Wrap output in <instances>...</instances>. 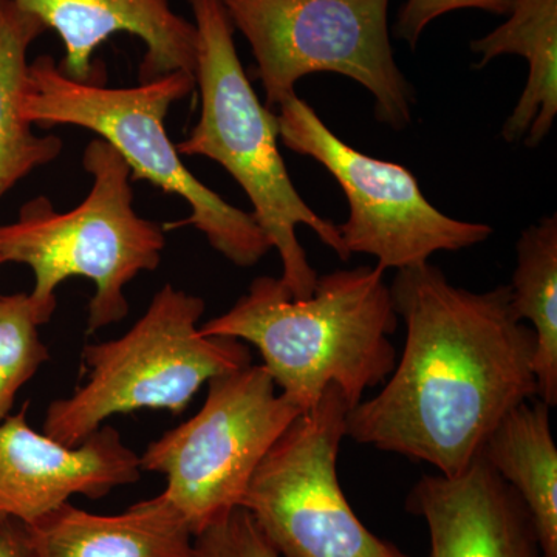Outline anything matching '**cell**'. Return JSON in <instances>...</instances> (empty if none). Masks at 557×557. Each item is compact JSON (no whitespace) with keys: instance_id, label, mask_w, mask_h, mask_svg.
Returning a JSON list of instances; mask_svg holds the SVG:
<instances>
[{"instance_id":"6da1fadb","label":"cell","mask_w":557,"mask_h":557,"mask_svg":"<svg viewBox=\"0 0 557 557\" xmlns=\"http://www.w3.org/2000/svg\"><path fill=\"white\" fill-rule=\"evenodd\" d=\"M388 288L405 350L380 394L348 410L346 437L454 478L509 410L537 398L536 336L509 285L469 292L426 262L398 270Z\"/></svg>"},{"instance_id":"7a4b0ae2","label":"cell","mask_w":557,"mask_h":557,"mask_svg":"<svg viewBox=\"0 0 557 557\" xmlns=\"http://www.w3.org/2000/svg\"><path fill=\"white\" fill-rule=\"evenodd\" d=\"M384 271L379 265L333 271L318 277L302 299L293 298L281 278L260 276L200 330L258 348L263 368L300 412L313 408L329 386L338 387L354 409L397 364L391 335L398 314Z\"/></svg>"},{"instance_id":"3957f363","label":"cell","mask_w":557,"mask_h":557,"mask_svg":"<svg viewBox=\"0 0 557 557\" xmlns=\"http://www.w3.org/2000/svg\"><path fill=\"white\" fill-rule=\"evenodd\" d=\"M197 30L194 70L200 116L180 156L205 157L225 168L252 205V218L282 260V285L296 299L309 298L318 273L296 236L309 226L341 260H348L338 226L300 197L278 150L277 115L260 102L234 44L222 0H186Z\"/></svg>"},{"instance_id":"277c9868","label":"cell","mask_w":557,"mask_h":557,"mask_svg":"<svg viewBox=\"0 0 557 557\" xmlns=\"http://www.w3.org/2000/svg\"><path fill=\"white\" fill-rule=\"evenodd\" d=\"M83 164L94 178L83 203L64 214L44 196L25 203L16 222L0 226V259L35 274L28 298L39 325L53 317L62 282L90 278L97 292L87 332L94 333L129 314L124 288L143 271L159 269L166 230L135 212L131 168L109 143L91 139Z\"/></svg>"},{"instance_id":"5b68a950","label":"cell","mask_w":557,"mask_h":557,"mask_svg":"<svg viewBox=\"0 0 557 557\" xmlns=\"http://www.w3.org/2000/svg\"><path fill=\"white\" fill-rule=\"evenodd\" d=\"M194 89L196 78L188 72L115 89L79 83L42 54L28 65L22 113L38 126H78L100 135L126 161L132 180H148L189 205V218L164 230L194 226L234 265H256L271 245L251 212L233 207L194 177L168 135V112Z\"/></svg>"},{"instance_id":"8992f818","label":"cell","mask_w":557,"mask_h":557,"mask_svg":"<svg viewBox=\"0 0 557 557\" xmlns=\"http://www.w3.org/2000/svg\"><path fill=\"white\" fill-rule=\"evenodd\" d=\"M203 313L200 296L164 285L129 332L84 347L86 383L51 403L44 434L76 446L119 413L178 416L209 380L251 364L242 341L201 333Z\"/></svg>"},{"instance_id":"52a82bcc","label":"cell","mask_w":557,"mask_h":557,"mask_svg":"<svg viewBox=\"0 0 557 557\" xmlns=\"http://www.w3.org/2000/svg\"><path fill=\"white\" fill-rule=\"evenodd\" d=\"M391 0H222L234 30L251 47L267 108L296 94L299 79L335 73L375 100L380 123L403 131L412 121L413 89L388 32Z\"/></svg>"},{"instance_id":"ba28073f","label":"cell","mask_w":557,"mask_h":557,"mask_svg":"<svg viewBox=\"0 0 557 557\" xmlns=\"http://www.w3.org/2000/svg\"><path fill=\"white\" fill-rule=\"evenodd\" d=\"M300 413L251 362L209 380L199 412L150 443L139 467L166 478L163 496L196 537L240 507L263 457Z\"/></svg>"},{"instance_id":"9c48e42d","label":"cell","mask_w":557,"mask_h":557,"mask_svg":"<svg viewBox=\"0 0 557 557\" xmlns=\"http://www.w3.org/2000/svg\"><path fill=\"white\" fill-rule=\"evenodd\" d=\"M350 406L336 386L300 413L256 469L242 508L281 557H410L348 505L338 454Z\"/></svg>"},{"instance_id":"30bf717a","label":"cell","mask_w":557,"mask_h":557,"mask_svg":"<svg viewBox=\"0 0 557 557\" xmlns=\"http://www.w3.org/2000/svg\"><path fill=\"white\" fill-rule=\"evenodd\" d=\"M277 109L285 148L318 161L346 194L348 219L338 230L348 255L373 256L383 270H403L423 265L434 252L474 247L493 234L485 223L443 214L408 168L351 148L298 95Z\"/></svg>"},{"instance_id":"8fae6325","label":"cell","mask_w":557,"mask_h":557,"mask_svg":"<svg viewBox=\"0 0 557 557\" xmlns=\"http://www.w3.org/2000/svg\"><path fill=\"white\" fill-rule=\"evenodd\" d=\"M28 409L0 421V523L32 525L73 496L102 498L141 479L139 457L115 428L62 445L28 424Z\"/></svg>"},{"instance_id":"7c38bea8","label":"cell","mask_w":557,"mask_h":557,"mask_svg":"<svg viewBox=\"0 0 557 557\" xmlns=\"http://www.w3.org/2000/svg\"><path fill=\"white\" fill-rule=\"evenodd\" d=\"M38 16L47 30L64 44L58 69L79 83L102 84L104 65L95 51L119 33L137 36L145 44L138 69L139 83L174 72L193 73L197 62L194 22L171 9L170 0H14Z\"/></svg>"},{"instance_id":"4fadbf2b","label":"cell","mask_w":557,"mask_h":557,"mask_svg":"<svg viewBox=\"0 0 557 557\" xmlns=\"http://www.w3.org/2000/svg\"><path fill=\"white\" fill-rule=\"evenodd\" d=\"M406 509L426 522L431 557H541L525 504L482 454L454 478L418 480Z\"/></svg>"},{"instance_id":"5bb4252c","label":"cell","mask_w":557,"mask_h":557,"mask_svg":"<svg viewBox=\"0 0 557 557\" xmlns=\"http://www.w3.org/2000/svg\"><path fill=\"white\" fill-rule=\"evenodd\" d=\"M24 528L28 557H194V536L163 493L112 516L67 502Z\"/></svg>"},{"instance_id":"9a60e30c","label":"cell","mask_w":557,"mask_h":557,"mask_svg":"<svg viewBox=\"0 0 557 557\" xmlns=\"http://www.w3.org/2000/svg\"><path fill=\"white\" fill-rule=\"evenodd\" d=\"M505 24L472 40L478 69L505 54L528 62L525 89L502 127L507 143L537 148L557 115V0H512Z\"/></svg>"},{"instance_id":"2e32d148","label":"cell","mask_w":557,"mask_h":557,"mask_svg":"<svg viewBox=\"0 0 557 557\" xmlns=\"http://www.w3.org/2000/svg\"><path fill=\"white\" fill-rule=\"evenodd\" d=\"M530 401L502 418L480 454L525 504L541 557H557V448L552 408L539 398Z\"/></svg>"},{"instance_id":"e0dca14e","label":"cell","mask_w":557,"mask_h":557,"mask_svg":"<svg viewBox=\"0 0 557 557\" xmlns=\"http://www.w3.org/2000/svg\"><path fill=\"white\" fill-rule=\"evenodd\" d=\"M46 32L42 21L20 3L0 0V197L57 160L64 148L53 135H36L22 113L28 49Z\"/></svg>"},{"instance_id":"ac0fdd59","label":"cell","mask_w":557,"mask_h":557,"mask_svg":"<svg viewBox=\"0 0 557 557\" xmlns=\"http://www.w3.org/2000/svg\"><path fill=\"white\" fill-rule=\"evenodd\" d=\"M511 307L520 321H530L536 336L534 375L537 398L557 405V218L528 226L516 247Z\"/></svg>"},{"instance_id":"d6986e66","label":"cell","mask_w":557,"mask_h":557,"mask_svg":"<svg viewBox=\"0 0 557 557\" xmlns=\"http://www.w3.org/2000/svg\"><path fill=\"white\" fill-rule=\"evenodd\" d=\"M28 295H0V421L10 416L22 387L49 361Z\"/></svg>"},{"instance_id":"ffe728a7","label":"cell","mask_w":557,"mask_h":557,"mask_svg":"<svg viewBox=\"0 0 557 557\" xmlns=\"http://www.w3.org/2000/svg\"><path fill=\"white\" fill-rule=\"evenodd\" d=\"M194 557H281L245 508H236L194 537Z\"/></svg>"},{"instance_id":"44dd1931","label":"cell","mask_w":557,"mask_h":557,"mask_svg":"<svg viewBox=\"0 0 557 557\" xmlns=\"http://www.w3.org/2000/svg\"><path fill=\"white\" fill-rule=\"evenodd\" d=\"M511 5L512 0H406L398 11L395 35L416 49L428 25L450 11L471 9L507 16Z\"/></svg>"},{"instance_id":"7402d4cb","label":"cell","mask_w":557,"mask_h":557,"mask_svg":"<svg viewBox=\"0 0 557 557\" xmlns=\"http://www.w3.org/2000/svg\"><path fill=\"white\" fill-rule=\"evenodd\" d=\"M0 557H28L25 528L22 523H0Z\"/></svg>"},{"instance_id":"603a6c76","label":"cell","mask_w":557,"mask_h":557,"mask_svg":"<svg viewBox=\"0 0 557 557\" xmlns=\"http://www.w3.org/2000/svg\"><path fill=\"white\" fill-rule=\"evenodd\" d=\"M0 265H2V259H0Z\"/></svg>"}]
</instances>
